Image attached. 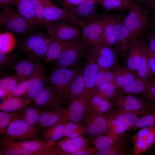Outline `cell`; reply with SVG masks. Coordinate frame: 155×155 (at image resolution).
I'll return each instance as SVG.
<instances>
[{
    "instance_id": "obj_63",
    "label": "cell",
    "mask_w": 155,
    "mask_h": 155,
    "mask_svg": "<svg viewBox=\"0 0 155 155\" xmlns=\"http://www.w3.org/2000/svg\"><path fill=\"white\" fill-rule=\"evenodd\" d=\"M125 1V0H124Z\"/></svg>"
},
{
    "instance_id": "obj_52",
    "label": "cell",
    "mask_w": 155,
    "mask_h": 155,
    "mask_svg": "<svg viewBox=\"0 0 155 155\" xmlns=\"http://www.w3.org/2000/svg\"><path fill=\"white\" fill-rule=\"evenodd\" d=\"M145 42L149 49L155 54V31L148 33L146 38Z\"/></svg>"
},
{
    "instance_id": "obj_5",
    "label": "cell",
    "mask_w": 155,
    "mask_h": 155,
    "mask_svg": "<svg viewBox=\"0 0 155 155\" xmlns=\"http://www.w3.org/2000/svg\"><path fill=\"white\" fill-rule=\"evenodd\" d=\"M41 134L40 129L36 126L30 125L16 116L1 134L3 137L21 141L39 139Z\"/></svg>"
},
{
    "instance_id": "obj_21",
    "label": "cell",
    "mask_w": 155,
    "mask_h": 155,
    "mask_svg": "<svg viewBox=\"0 0 155 155\" xmlns=\"http://www.w3.org/2000/svg\"><path fill=\"white\" fill-rule=\"evenodd\" d=\"M67 106L42 111L36 125L44 130L58 123L66 113Z\"/></svg>"
},
{
    "instance_id": "obj_20",
    "label": "cell",
    "mask_w": 155,
    "mask_h": 155,
    "mask_svg": "<svg viewBox=\"0 0 155 155\" xmlns=\"http://www.w3.org/2000/svg\"><path fill=\"white\" fill-rule=\"evenodd\" d=\"M14 142L23 149L31 152H46L51 155H65L56 146H51L39 139Z\"/></svg>"
},
{
    "instance_id": "obj_59",
    "label": "cell",
    "mask_w": 155,
    "mask_h": 155,
    "mask_svg": "<svg viewBox=\"0 0 155 155\" xmlns=\"http://www.w3.org/2000/svg\"><path fill=\"white\" fill-rule=\"evenodd\" d=\"M148 26L150 27L153 30L155 31V16L149 22Z\"/></svg>"
},
{
    "instance_id": "obj_45",
    "label": "cell",
    "mask_w": 155,
    "mask_h": 155,
    "mask_svg": "<svg viewBox=\"0 0 155 155\" xmlns=\"http://www.w3.org/2000/svg\"><path fill=\"white\" fill-rule=\"evenodd\" d=\"M19 80L16 74L4 77L0 79V88L4 91L5 96H8V97L16 89Z\"/></svg>"
},
{
    "instance_id": "obj_28",
    "label": "cell",
    "mask_w": 155,
    "mask_h": 155,
    "mask_svg": "<svg viewBox=\"0 0 155 155\" xmlns=\"http://www.w3.org/2000/svg\"><path fill=\"white\" fill-rule=\"evenodd\" d=\"M51 38V41L44 57L47 62L55 60L63 52L73 45L75 41H65Z\"/></svg>"
},
{
    "instance_id": "obj_49",
    "label": "cell",
    "mask_w": 155,
    "mask_h": 155,
    "mask_svg": "<svg viewBox=\"0 0 155 155\" xmlns=\"http://www.w3.org/2000/svg\"><path fill=\"white\" fill-rule=\"evenodd\" d=\"M32 4L38 26L44 24L43 6L42 0H31Z\"/></svg>"
},
{
    "instance_id": "obj_6",
    "label": "cell",
    "mask_w": 155,
    "mask_h": 155,
    "mask_svg": "<svg viewBox=\"0 0 155 155\" xmlns=\"http://www.w3.org/2000/svg\"><path fill=\"white\" fill-rule=\"evenodd\" d=\"M111 101L116 108L133 112L138 116L143 115L155 106L143 98L118 90Z\"/></svg>"
},
{
    "instance_id": "obj_30",
    "label": "cell",
    "mask_w": 155,
    "mask_h": 155,
    "mask_svg": "<svg viewBox=\"0 0 155 155\" xmlns=\"http://www.w3.org/2000/svg\"><path fill=\"white\" fill-rule=\"evenodd\" d=\"M32 100L26 96L22 98H9L0 104V111L8 113L18 111L28 106Z\"/></svg>"
},
{
    "instance_id": "obj_53",
    "label": "cell",
    "mask_w": 155,
    "mask_h": 155,
    "mask_svg": "<svg viewBox=\"0 0 155 155\" xmlns=\"http://www.w3.org/2000/svg\"><path fill=\"white\" fill-rule=\"evenodd\" d=\"M144 44L147 53L150 68L153 74L155 75V54L149 49L145 42Z\"/></svg>"
},
{
    "instance_id": "obj_10",
    "label": "cell",
    "mask_w": 155,
    "mask_h": 155,
    "mask_svg": "<svg viewBox=\"0 0 155 155\" xmlns=\"http://www.w3.org/2000/svg\"><path fill=\"white\" fill-rule=\"evenodd\" d=\"M89 50L99 69L111 70L117 65V58L112 46L103 42L92 46Z\"/></svg>"
},
{
    "instance_id": "obj_62",
    "label": "cell",
    "mask_w": 155,
    "mask_h": 155,
    "mask_svg": "<svg viewBox=\"0 0 155 155\" xmlns=\"http://www.w3.org/2000/svg\"><path fill=\"white\" fill-rule=\"evenodd\" d=\"M125 1L130 3H134L136 0H124Z\"/></svg>"
},
{
    "instance_id": "obj_23",
    "label": "cell",
    "mask_w": 155,
    "mask_h": 155,
    "mask_svg": "<svg viewBox=\"0 0 155 155\" xmlns=\"http://www.w3.org/2000/svg\"><path fill=\"white\" fill-rule=\"evenodd\" d=\"M0 155H51L46 152H31L18 145L14 140L2 137L0 138Z\"/></svg>"
},
{
    "instance_id": "obj_13",
    "label": "cell",
    "mask_w": 155,
    "mask_h": 155,
    "mask_svg": "<svg viewBox=\"0 0 155 155\" xmlns=\"http://www.w3.org/2000/svg\"><path fill=\"white\" fill-rule=\"evenodd\" d=\"M124 16L116 15L114 32L116 41V51L121 56H125L131 46L129 33L123 22Z\"/></svg>"
},
{
    "instance_id": "obj_7",
    "label": "cell",
    "mask_w": 155,
    "mask_h": 155,
    "mask_svg": "<svg viewBox=\"0 0 155 155\" xmlns=\"http://www.w3.org/2000/svg\"><path fill=\"white\" fill-rule=\"evenodd\" d=\"M45 26L49 36L61 40L71 42L81 36L79 28L66 22L57 21L45 23Z\"/></svg>"
},
{
    "instance_id": "obj_38",
    "label": "cell",
    "mask_w": 155,
    "mask_h": 155,
    "mask_svg": "<svg viewBox=\"0 0 155 155\" xmlns=\"http://www.w3.org/2000/svg\"><path fill=\"white\" fill-rule=\"evenodd\" d=\"M149 79L137 77L133 81L118 90L125 94L133 95L142 94L148 84Z\"/></svg>"
},
{
    "instance_id": "obj_57",
    "label": "cell",
    "mask_w": 155,
    "mask_h": 155,
    "mask_svg": "<svg viewBox=\"0 0 155 155\" xmlns=\"http://www.w3.org/2000/svg\"><path fill=\"white\" fill-rule=\"evenodd\" d=\"M18 0H0V5L1 7L16 5Z\"/></svg>"
},
{
    "instance_id": "obj_58",
    "label": "cell",
    "mask_w": 155,
    "mask_h": 155,
    "mask_svg": "<svg viewBox=\"0 0 155 155\" xmlns=\"http://www.w3.org/2000/svg\"><path fill=\"white\" fill-rule=\"evenodd\" d=\"M145 5L151 9L155 10V0H150Z\"/></svg>"
},
{
    "instance_id": "obj_24",
    "label": "cell",
    "mask_w": 155,
    "mask_h": 155,
    "mask_svg": "<svg viewBox=\"0 0 155 155\" xmlns=\"http://www.w3.org/2000/svg\"><path fill=\"white\" fill-rule=\"evenodd\" d=\"M144 42L142 38L137 39L131 45L125 56L126 66L136 74L140 60Z\"/></svg>"
},
{
    "instance_id": "obj_33",
    "label": "cell",
    "mask_w": 155,
    "mask_h": 155,
    "mask_svg": "<svg viewBox=\"0 0 155 155\" xmlns=\"http://www.w3.org/2000/svg\"><path fill=\"white\" fill-rule=\"evenodd\" d=\"M28 106L18 111L16 117L30 125L36 126L42 110L36 105Z\"/></svg>"
},
{
    "instance_id": "obj_19",
    "label": "cell",
    "mask_w": 155,
    "mask_h": 155,
    "mask_svg": "<svg viewBox=\"0 0 155 155\" xmlns=\"http://www.w3.org/2000/svg\"><path fill=\"white\" fill-rule=\"evenodd\" d=\"M89 137L83 136L70 138H64L55 142V145L59 148L65 155L78 152L91 146Z\"/></svg>"
},
{
    "instance_id": "obj_18",
    "label": "cell",
    "mask_w": 155,
    "mask_h": 155,
    "mask_svg": "<svg viewBox=\"0 0 155 155\" xmlns=\"http://www.w3.org/2000/svg\"><path fill=\"white\" fill-rule=\"evenodd\" d=\"M29 78L28 88L26 96L33 100L47 82L45 69L40 62L37 63L34 71Z\"/></svg>"
},
{
    "instance_id": "obj_61",
    "label": "cell",
    "mask_w": 155,
    "mask_h": 155,
    "mask_svg": "<svg viewBox=\"0 0 155 155\" xmlns=\"http://www.w3.org/2000/svg\"><path fill=\"white\" fill-rule=\"evenodd\" d=\"M0 98H3L5 95L4 91L1 89L0 88Z\"/></svg>"
},
{
    "instance_id": "obj_41",
    "label": "cell",
    "mask_w": 155,
    "mask_h": 155,
    "mask_svg": "<svg viewBox=\"0 0 155 155\" xmlns=\"http://www.w3.org/2000/svg\"><path fill=\"white\" fill-rule=\"evenodd\" d=\"M117 90L115 84L105 82L100 84L95 88L93 94L97 95L104 99L111 101Z\"/></svg>"
},
{
    "instance_id": "obj_36",
    "label": "cell",
    "mask_w": 155,
    "mask_h": 155,
    "mask_svg": "<svg viewBox=\"0 0 155 155\" xmlns=\"http://www.w3.org/2000/svg\"><path fill=\"white\" fill-rule=\"evenodd\" d=\"M91 109L96 113L105 116L113 108V105L111 101L104 99L100 96L93 94L89 101Z\"/></svg>"
},
{
    "instance_id": "obj_55",
    "label": "cell",
    "mask_w": 155,
    "mask_h": 155,
    "mask_svg": "<svg viewBox=\"0 0 155 155\" xmlns=\"http://www.w3.org/2000/svg\"><path fill=\"white\" fill-rule=\"evenodd\" d=\"M85 0H63L64 9L68 10L74 7Z\"/></svg>"
},
{
    "instance_id": "obj_32",
    "label": "cell",
    "mask_w": 155,
    "mask_h": 155,
    "mask_svg": "<svg viewBox=\"0 0 155 155\" xmlns=\"http://www.w3.org/2000/svg\"><path fill=\"white\" fill-rule=\"evenodd\" d=\"M16 5L17 11L28 22L33 29L38 26L31 0H18Z\"/></svg>"
},
{
    "instance_id": "obj_27",
    "label": "cell",
    "mask_w": 155,
    "mask_h": 155,
    "mask_svg": "<svg viewBox=\"0 0 155 155\" xmlns=\"http://www.w3.org/2000/svg\"><path fill=\"white\" fill-rule=\"evenodd\" d=\"M117 90L123 87L137 78L136 74L126 66L117 65L111 70Z\"/></svg>"
},
{
    "instance_id": "obj_15",
    "label": "cell",
    "mask_w": 155,
    "mask_h": 155,
    "mask_svg": "<svg viewBox=\"0 0 155 155\" xmlns=\"http://www.w3.org/2000/svg\"><path fill=\"white\" fill-rule=\"evenodd\" d=\"M65 99L45 85L34 100L35 105L43 110L62 107Z\"/></svg>"
},
{
    "instance_id": "obj_35",
    "label": "cell",
    "mask_w": 155,
    "mask_h": 155,
    "mask_svg": "<svg viewBox=\"0 0 155 155\" xmlns=\"http://www.w3.org/2000/svg\"><path fill=\"white\" fill-rule=\"evenodd\" d=\"M37 63L32 59L28 57L18 63L15 67V71L20 82L27 79L34 71Z\"/></svg>"
},
{
    "instance_id": "obj_48",
    "label": "cell",
    "mask_w": 155,
    "mask_h": 155,
    "mask_svg": "<svg viewBox=\"0 0 155 155\" xmlns=\"http://www.w3.org/2000/svg\"><path fill=\"white\" fill-rule=\"evenodd\" d=\"M18 111L8 113L0 111V133L2 134L16 117Z\"/></svg>"
},
{
    "instance_id": "obj_50",
    "label": "cell",
    "mask_w": 155,
    "mask_h": 155,
    "mask_svg": "<svg viewBox=\"0 0 155 155\" xmlns=\"http://www.w3.org/2000/svg\"><path fill=\"white\" fill-rule=\"evenodd\" d=\"M29 82V78H28L19 83L15 90L10 94L7 98L19 97L26 94L28 89Z\"/></svg>"
},
{
    "instance_id": "obj_8",
    "label": "cell",
    "mask_w": 155,
    "mask_h": 155,
    "mask_svg": "<svg viewBox=\"0 0 155 155\" xmlns=\"http://www.w3.org/2000/svg\"><path fill=\"white\" fill-rule=\"evenodd\" d=\"M88 45L80 37L55 60L56 67H69L75 65L86 54Z\"/></svg>"
},
{
    "instance_id": "obj_39",
    "label": "cell",
    "mask_w": 155,
    "mask_h": 155,
    "mask_svg": "<svg viewBox=\"0 0 155 155\" xmlns=\"http://www.w3.org/2000/svg\"><path fill=\"white\" fill-rule=\"evenodd\" d=\"M136 74L138 78L146 79H149L153 76L150 68L144 42L142 48L141 57Z\"/></svg>"
},
{
    "instance_id": "obj_29",
    "label": "cell",
    "mask_w": 155,
    "mask_h": 155,
    "mask_svg": "<svg viewBox=\"0 0 155 155\" xmlns=\"http://www.w3.org/2000/svg\"><path fill=\"white\" fill-rule=\"evenodd\" d=\"M125 136V134L120 135L114 136L103 133L94 136H90L88 137L91 144L97 151H98L109 148Z\"/></svg>"
},
{
    "instance_id": "obj_42",
    "label": "cell",
    "mask_w": 155,
    "mask_h": 155,
    "mask_svg": "<svg viewBox=\"0 0 155 155\" xmlns=\"http://www.w3.org/2000/svg\"><path fill=\"white\" fill-rule=\"evenodd\" d=\"M97 3L106 10H115L121 11L129 10L133 3L123 0H97Z\"/></svg>"
},
{
    "instance_id": "obj_46",
    "label": "cell",
    "mask_w": 155,
    "mask_h": 155,
    "mask_svg": "<svg viewBox=\"0 0 155 155\" xmlns=\"http://www.w3.org/2000/svg\"><path fill=\"white\" fill-rule=\"evenodd\" d=\"M107 119L108 131L106 134L114 136H118L125 134L130 129L115 119L109 118Z\"/></svg>"
},
{
    "instance_id": "obj_51",
    "label": "cell",
    "mask_w": 155,
    "mask_h": 155,
    "mask_svg": "<svg viewBox=\"0 0 155 155\" xmlns=\"http://www.w3.org/2000/svg\"><path fill=\"white\" fill-rule=\"evenodd\" d=\"M15 60L14 57L0 51V68L5 69L10 67Z\"/></svg>"
},
{
    "instance_id": "obj_44",
    "label": "cell",
    "mask_w": 155,
    "mask_h": 155,
    "mask_svg": "<svg viewBox=\"0 0 155 155\" xmlns=\"http://www.w3.org/2000/svg\"><path fill=\"white\" fill-rule=\"evenodd\" d=\"M16 44V40L12 33L6 31L0 34V51L9 53L13 49Z\"/></svg>"
},
{
    "instance_id": "obj_11",
    "label": "cell",
    "mask_w": 155,
    "mask_h": 155,
    "mask_svg": "<svg viewBox=\"0 0 155 155\" xmlns=\"http://www.w3.org/2000/svg\"><path fill=\"white\" fill-rule=\"evenodd\" d=\"M87 61L83 69V75L85 84L83 96L87 102L89 101L93 94L95 89V81L99 68L94 58L89 50L86 53Z\"/></svg>"
},
{
    "instance_id": "obj_64",
    "label": "cell",
    "mask_w": 155,
    "mask_h": 155,
    "mask_svg": "<svg viewBox=\"0 0 155 155\" xmlns=\"http://www.w3.org/2000/svg\"></svg>"
},
{
    "instance_id": "obj_25",
    "label": "cell",
    "mask_w": 155,
    "mask_h": 155,
    "mask_svg": "<svg viewBox=\"0 0 155 155\" xmlns=\"http://www.w3.org/2000/svg\"><path fill=\"white\" fill-rule=\"evenodd\" d=\"M105 117L107 119L113 118L130 129L132 128L139 118L133 112L116 108H113Z\"/></svg>"
},
{
    "instance_id": "obj_9",
    "label": "cell",
    "mask_w": 155,
    "mask_h": 155,
    "mask_svg": "<svg viewBox=\"0 0 155 155\" xmlns=\"http://www.w3.org/2000/svg\"><path fill=\"white\" fill-rule=\"evenodd\" d=\"M42 0L43 6V16L45 24L62 21L82 28L87 22L78 19L64 9L59 7L51 0Z\"/></svg>"
},
{
    "instance_id": "obj_22",
    "label": "cell",
    "mask_w": 155,
    "mask_h": 155,
    "mask_svg": "<svg viewBox=\"0 0 155 155\" xmlns=\"http://www.w3.org/2000/svg\"><path fill=\"white\" fill-rule=\"evenodd\" d=\"M97 0H85L67 11L78 19L88 22L98 15L96 13Z\"/></svg>"
},
{
    "instance_id": "obj_34",
    "label": "cell",
    "mask_w": 155,
    "mask_h": 155,
    "mask_svg": "<svg viewBox=\"0 0 155 155\" xmlns=\"http://www.w3.org/2000/svg\"><path fill=\"white\" fill-rule=\"evenodd\" d=\"M129 140L125 136L121 138L109 148L97 151L94 155H128L129 154Z\"/></svg>"
},
{
    "instance_id": "obj_26",
    "label": "cell",
    "mask_w": 155,
    "mask_h": 155,
    "mask_svg": "<svg viewBox=\"0 0 155 155\" xmlns=\"http://www.w3.org/2000/svg\"><path fill=\"white\" fill-rule=\"evenodd\" d=\"M115 16L111 14L100 16L102 24L103 42L111 46L116 44L113 29Z\"/></svg>"
},
{
    "instance_id": "obj_37",
    "label": "cell",
    "mask_w": 155,
    "mask_h": 155,
    "mask_svg": "<svg viewBox=\"0 0 155 155\" xmlns=\"http://www.w3.org/2000/svg\"><path fill=\"white\" fill-rule=\"evenodd\" d=\"M65 121L59 123L44 130L41 134L43 140L46 143L55 142L63 137Z\"/></svg>"
},
{
    "instance_id": "obj_43",
    "label": "cell",
    "mask_w": 155,
    "mask_h": 155,
    "mask_svg": "<svg viewBox=\"0 0 155 155\" xmlns=\"http://www.w3.org/2000/svg\"><path fill=\"white\" fill-rule=\"evenodd\" d=\"M155 125V106L146 113L140 116L132 128L133 131L140 128Z\"/></svg>"
},
{
    "instance_id": "obj_1",
    "label": "cell",
    "mask_w": 155,
    "mask_h": 155,
    "mask_svg": "<svg viewBox=\"0 0 155 155\" xmlns=\"http://www.w3.org/2000/svg\"><path fill=\"white\" fill-rule=\"evenodd\" d=\"M128 14L123 18V23L130 35L131 45L137 39L142 38L143 34L148 26V11L140 5L133 3Z\"/></svg>"
},
{
    "instance_id": "obj_14",
    "label": "cell",
    "mask_w": 155,
    "mask_h": 155,
    "mask_svg": "<svg viewBox=\"0 0 155 155\" xmlns=\"http://www.w3.org/2000/svg\"><path fill=\"white\" fill-rule=\"evenodd\" d=\"M82 28L80 37L89 45L103 42L102 24L100 16L87 22Z\"/></svg>"
},
{
    "instance_id": "obj_31",
    "label": "cell",
    "mask_w": 155,
    "mask_h": 155,
    "mask_svg": "<svg viewBox=\"0 0 155 155\" xmlns=\"http://www.w3.org/2000/svg\"><path fill=\"white\" fill-rule=\"evenodd\" d=\"M85 84L83 75V69H80L75 76L69 87L66 98L71 101L84 94Z\"/></svg>"
},
{
    "instance_id": "obj_17",
    "label": "cell",
    "mask_w": 155,
    "mask_h": 155,
    "mask_svg": "<svg viewBox=\"0 0 155 155\" xmlns=\"http://www.w3.org/2000/svg\"><path fill=\"white\" fill-rule=\"evenodd\" d=\"M131 139L133 145L132 154L140 155L143 153L155 144V125L148 131L138 130Z\"/></svg>"
},
{
    "instance_id": "obj_47",
    "label": "cell",
    "mask_w": 155,
    "mask_h": 155,
    "mask_svg": "<svg viewBox=\"0 0 155 155\" xmlns=\"http://www.w3.org/2000/svg\"><path fill=\"white\" fill-rule=\"evenodd\" d=\"M141 95L147 102L155 105V76H153L149 79L147 87Z\"/></svg>"
},
{
    "instance_id": "obj_56",
    "label": "cell",
    "mask_w": 155,
    "mask_h": 155,
    "mask_svg": "<svg viewBox=\"0 0 155 155\" xmlns=\"http://www.w3.org/2000/svg\"><path fill=\"white\" fill-rule=\"evenodd\" d=\"M104 83H105L104 70L99 69L95 79V88L98 85Z\"/></svg>"
},
{
    "instance_id": "obj_3",
    "label": "cell",
    "mask_w": 155,
    "mask_h": 155,
    "mask_svg": "<svg viewBox=\"0 0 155 155\" xmlns=\"http://www.w3.org/2000/svg\"><path fill=\"white\" fill-rule=\"evenodd\" d=\"M80 69L77 67H56L47 78L49 87L56 94L66 98L70 84Z\"/></svg>"
},
{
    "instance_id": "obj_4",
    "label": "cell",
    "mask_w": 155,
    "mask_h": 155,
    "mask_svg": "<svg viewBox=\"0 0 155 155\" xmlns=\"http://www.w3.org/2000/svg\"><path fill=\"white\" fill-rule=\"evenodd\" d=\"M51 37L43 34H36L25 38L21 41V51L37 63L44 57Z\"/></svg>"
},
{
    "instance_id": "obj_60",
    "label": "cell",
    "mask_w": 155,
    "mask_h": 155,
    "mask_svg": "<svg viewBox=\"0 0 155 155\" xmlns=\"http://www.w3.org/2000/svg\"><path fill=\"white\" fill-rule=\"evenodd\" d=\"M150 0H136L134 3H135L140 5L143 4L145 5Z\"/></svg>"
},
{
    "instance_id": "obj_40",
    "label": "cell",
    "mask_w": 155,
    "mask_h": 155,
    "mask_svg": "<svg viewBox=\"0 0 155 155\" xmlns=\"http://www.w3.org/2000/svg\"><path fill=\"white\" fill-rule=\"evenodd\" d=\"M87 134L83 125L70 121H65L63 137L70 138L82 136Z\"/></svg>"
},
{
    "instance_id": "obj_2",
    "label": "cell",
    "mask_w": 155,
    "mask_h": 155,
    "mask_svg": "<svg viewBox=\"0 0 155 155\" xmlns=\"http://www.w3.org/2000/svg\"><path fill=\"white\" fill-rule=\"evenodd\" d=\"M0 25L7 31L13 34H25L33 28L18 12L9 6L1 7Z\"/></svg>"
},
{
    "instance_id": "obj_16",
    "label": "cell",
    "mask_w": 155,
    "mask_h": 155,
    "mask_svg": "<svg viewBox=\"0 0 155 155\" xmlns=\"http://www.w3.org/2000/svg\"><path fill=\"white\" fill-rule=\"evenodd\" d=\"M90 108L83 95L70 101L66 114L59 122L70 121L82 124L87 111Z\"/></svg>"
},
{
    "instance_id": "obj_54",
    "label": "cell",
    "mask_w": 155,
    "mask_h": 155,
    "mask_svg": "<svg viewBox=\"0 0 155 155\" xmlns=\"http://www.w3.org/2000/svg\"><path fill=\"white\" fill-rule=\"evenodd\" d=\"M97 151L96 149L93 146L81 150L78 152L71 154L70 155H91Z\"/></svg>"
},
{
    "instance_id": "obj_12",
    "label": "cell",
    "mask_w": 155,
    "mask_h": 155,
    "mask_svg": "<svg viewBox=\"0 0 155 155\" xmlns=\"http://www.w3.org/2000/svg\"><path fill=\"white\" fill-rule=\"evenodd\" d=\"M82 124L90 136L106 134L108 131L107 119L96 113L90 108L88 109Z\"/></svg>"
}]
</instances>
